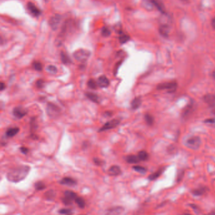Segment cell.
Instances as JSON below:
<instances>
[{"instance_id": "obj_6", "label": "cell", "mask_w": 215, "mask_h": 215, "mask_svg": "<svg viewBox=\"0 0 215 215\" xmlns=\"http://www.w3.org/2000/svg\"><path fill=\"white\" fill-rule=\"evenodd\" d=\"M201 143V138L198 136H192L189 138L186 141V145L192 150H197L199 148Z\"/></svg>"}, {"instance_id": "obj_46", "label": "cell", "mask_w": 215, "mask_h": 215, "mask_svg": "<svg viewBox=\"0 0 215 215\" xmlns=\"http://www.w3.org/2000/svg\"><path fill=\"white\" fill-rule=\"evenodd\" d=\"M184 171H181V172H180V173L179 174V175H178V178H177L178 181L181 180V179H182V177H183V176H184Z\"/></svg>"}, {"instance_id": "obj_40", "label": "cell", "mask_w": 215, "mask_h": 215, "mask_svg": "<svg viewBox=\"0 0 215 215\" xmlns=\"http://www.w3.org/2000/svg\"><path fill=\"white\" fill-rule=\"evenodd\" d=\"M111 32L110 29L107 27H104L102 29V35L104 37H108L111 35Z\"/></svg>"}, {"instance_id": "obj_25", "label": "cell", "mask_w": 215, "mask_h": 215, "mask_svg": "<svg viewBox=\"0 0 215 215\" xmlns=\"http://www.w3.org/2000/svg\"><path fill=\"white\" fill-rule=\"evenodd\" d=\"M155 7L162 13H165V6L160 0H151Z\"/></svg>"}, {"instance_id": "obj_35", "label": "cell", "mask_w": 215, "mask_h": 215, "mask_svg": "<svg viewBox=\"0 0 215 215\" xmlns=\"http://www.w3.org/2000/svg\"><path fill=\"white\" fill-rule=\"evenodd\" d=\"M32 67L35 71H42L43 69L42 63L39 61H34L32 64Z\"/></svg>"}, {"instance_id": "obj_39", "label": "cell", "mask_w": 215, "mask_h": 215, "mask_svg": "<svg viewBox=\"0 0 215 215\" xmlns=\"http://www.w3.org/2000/svg\"><path fill=\"white\" fill-rule=\"evenodd\" d=\"M58 213L61 214H73L72 210L68 209V208H62L58 211Z\"/></svg>"}, {"instance_id": "obj_26", "label": "cell", "mask_w": 215, "mask_h": 215, "mask_svg": "<svg viewBox=\"0 0 215 215\" xmlns=\"http://www.w3.org/2000/svg\"><path fill=\"white\" fill-rule=\"evenodd\" d=\"M142 5L143 7L148 10H153L155 7L154 5L153 4L151 0H143Z\"/></svg>"}, {"instance_id": "obj_42", "label": "cell", "mask_w": 215, "mask_h": 215, "mask_svg": "<svg viewBox=\"0 0 215 215\" xmlns=\"http://www.w3.org/2000/svg\"><path fill=\"white\" fill-rule=\"evenodd\" d=\"M20 151H21V153H23V155H27L28 153L29 152V148H27V147H20Z\"/></svg>"}, {"instance_id": "obj_43", "label": "cell", "mask_w": 215, "mask_h": 215, "mask_svg": "<svg viewBox=\"0 0 215 215\" xmlns=\"http://www.w3.org/2000/svg\"><path fill=\"white\" fill-rule=\"evenodd\" d=\"M30 138L34 140H39V136H37L36 133H30Z\"/></svg>"}, {"instance_id": "obj_15", "label": "cell", "mask_w": 215, "mask_h": 215, "mask_svg": "<svg viewBox=\"0 0 215 215\" xmlns=\"http://www.w3.org/2000/svg\"><path fill=\"white\" fill-rule=\"evenodd\" d=\"M193 109H194V104L192 102H191L185 107L184 111H183L182 115V117L184 119L187 118L189 116V115L192 113Z\"/></svg>"}, {"instance_id": "obj_36", "label": "cell", "mask_w": 215, "mask_h": 215, "mask_svg": "<svg viewBox=\"0 0 215 215\" xmlns=\"http://www.w3.org/2000/svg\"><path fill=\"white\" fill-rule=\"evenodd\" d=\"M46 70L50 74H56L58 71V69L54 65H49L46 68Z\"/></svg>"}, {"instance_id": "obj_19", "label": "cell", "mask_w": 215, "mask_h": 215, "mask_svg": "<svg viewBox=\"0 0 215 215\" xmlns=\"http://www.w3.org/2000/svg\"><path fill=\"white\" fill-rule=\"evenodd\" d=\"M124 211V209L121 206H116L112 208H110L109 210H107V214H119L122 213Z\"/></svg>"}, {"instance_id": "obj_52", "label": "cell", "mask_w": 215, "mask_h": 215, "mask_svg": "<svg viewBox=\"0 0 215 215\" xmlns=\"http://www.w3.org/2000/svg\"><path fill=\"white\" fill-rule=\"evenodd\" d=\"M213 78L215 80V71H214V72L213 73Z\"/></svg>"}, {"instance_id": "obj_44", "label": "cell", "mask_w": 215, "mask_h": 215, "mask_svg": "<svg viewBox=\"0 0 215 215\" xmlns=\"http://www.w3.org/2000/svg\"><path fill=\"white\" fill-rule=\"evenodd\" d=\"M206 123H208V124H214L215 123V119L212 118V119H207L205 121Z\"/></svg>"}, {"instance_id": "obj_31", "label": "cell", "mask_w": 215, "mask_h": 215, "mask_svg": "<svg viewBox=\"0 0 215 215\" xmlns=\"http://www.w3.org/2000/svg\"><path fill=\"white\" fill-rule=\"evenodd\" d=\"M61 59L62 63H64L65 65H69L71 62V60L69 58V56L63 52H62L61 54Z\"/></svg>"}, {"instance_id": "obj_16", "label": "cell", "mask_w": 215, "mask_h": 215, "mask_svg": "<svg viewBox=\"0 0 215 215\" xmlns=\"http://www.w3.org/2000/svg\"><path fill=\"white\" fill-rule=\"evenodd\" d=\"M121 173V168L117 165H113L108 170V174L111 176H118Z\"/></svg>"}, {"instance_id": "obj_51", "label": "cell", "mask_w": 215, "mask_h": 215, "mask_svg": "<svg viewBox=\"0 0 215 215\" xmlns=\"http://www.w3.org/2000/svg\"><path fill=\"white\" fill-rule=\"evenodd\" d=\"M211 25H212V27H213V29L215 30V17L213 18V20L211 21Z\"/></svg>"}, {"instance_id": "obj_23", "label": "cell", "mask_w": 215, "mask_h": 215, "mask_svg": "<svg viewBox=\"0 0 215 215\" xmlns=\"http://www.w3.org/2000/svg\"><path fill=\"white\" fill-rule=\"evenodd\" d=\"M126 161L130 164H136L140 162L138 156L134 155H129L126 157Z\"/></svg>"}, {"instance_id": "obj_12", "label": "cell", "mask_w": 215, "mask_h": 215, "mask_svg": "<svg viewBox=\"0 0 215 215\" xmlns=\"http://www.w3.org/2000/svg\"><path fill=\"white\" fill-rule=\"evenodd\" d=\"M203 100L211 107L215 106V95L214 94H207L203 97Z\"/></svg>"}, {"instance_id": "obj_34", "label": "cell", "mask_w": 215, "mask_h": 215, "mask_svg": "<svg viewBox=\"0 0 215 215\" xmlns=\"http://www.w3.org/2000/svg\"><path fill=\"white\" fill-rule=\"evenodd\" d=\"M132 168L134 169V170H135L136 172H138V173H140V174H145L147 172V169L144 167H142V166H140V165H135V166H133L132 167Z\"/></svg>"}, {"instance_id": "obj_38", "label": "cell", "mask_w": 215, "mask_h": 215, "mask_svg": "<svg viewBox=\"0 0 215 215\" xmlns=\"http://www.w3.org/2000/svg\"><path fill=\"white\" fill-rule=\"evenodd\" d=\"M93 161L95 163V165L97 166H102L105 164V162L102 159H98V158H93Z\"/></svg>"}, {"instance_id": "obj_3", "label": "cell", "mask_w": 215, "mask_h": 215, "mask_svg": "<svg viewBox=\"0 0 215 215\" xmlns=\"http://www.w3.org/2000/svg\"><path fill=\"white\" fill-rule=\"evenodd\" d=\"M90 52L85 49H80L73 54L74 58L79 62H85L90 58Z\"/></svg>"}, {"instance_id": "obj_45", "label": "cell", "mask_w": 215, "mask_h": 215, "mask_svg": "<svg viewBox=\"0 0 215 215\" xmlns=\"http://www.w3.org/2000/svg\"><path fill=\"white\" fill-rule=\"evenodd\" d=\"M112 112L111 111H106L105 112H104V116L107 117H111V116H112Z\"/></svg>"}, {"instance_id": "obj_53", "label": "cell", "mask_w": 215, "mask_h": 215, "mask_svg": "<svg viewBox=\"0 0 215 215\" xmlns=\"http://www.w3.org/2000/svg\"><path fill=\"white\" fill-rule=\"evenodd\" d=\"M181 1H182V2H188V1H189V0H181Z\"/></svg>"}, {"instance_id": "obj_2", "label": "cell", "mask_w": 215, "mask_h": 215, "mask_svg": "<svg viewBox=\"0 0 215 215\" xmlns=\"http://www.w3.org/2000/svg\"><path fill=\"white\" fill-rule=\"evenodd\" d=\"M46 112L49 117L56 119L61 114V109L59 107L51 102H48L46 107Z\"/></svg>"}, {"instance_id": "obj_18", "label": "cell", "mask_w": 215, "mask_h": 215, "mask_svg": "<svg viewBox=\"0 0 215 215\" xmlns=\"http://www.w3.org/2000/svg\"><path fill=\"white\" fill-rule=\"evenodd\" d=\"M20 132V128L18 127L10 128L6 131L5 135L7 138H13L16 136Z\"/></svg>"}, {"instance_id": "obj_27", "label": "cell", "mask_w": 215, "mask_h": 215, "mask_svg": "<svg viewBox=\"0 0 215 215\" xmlns=\"http://www.w3.org/2000/svg\"><path fill=\"white\" fill-rule=\"evenodd\" d=\"M75 203H77L78 206L81 209H84L86 206V203L84 199L81 197H77L74 200Z\"/></svg>"}, {"instance_id": "obj_11", "label": "cell", "mask_w": 215, "mask_h": 215, "mask_svg": "<svg viewBox=\"0 0 215 215\" xmlns=\"http://www.w3.org/2000/svg\"><path fill=\"white\" fill-rule=\"evenodd\" d=\"M59 184L61 185L67 186H74L77 184V180L71 177H66L62 178L59 181Z\"/></svg>"}, {"instance_id": "obj_13", "label": "cell", "mask_w": 215, "mask_h": 215, "mask_svg": "<svg viewBox=\"0 0 215 215\" xmlns=\"http://www.w3.org/2000/svg\"><path fill=\"white\" fill-rule=\"evenodd\" d=\"M27 8L31 14L35 17H38L41 15V10L32 3L31 2L28 3Z\"/></svg>"}, {"instance_id": "obj_1", "label": "cell", "mask_w": 215, "mask_h": 215, "mask_svg": "<svg viewBox=\"0 0 215 215\" xmlns=\"http://www.w3.org/2000/svg\"><path fill=\"white\" fill-rule=\"evenodd\" d=\"M30 167L28 165H20L13 168L6 174V179L11 182L17 183L27 177L30 172Z\"/></svg>"}, {"instance_id": "obj_9", "label": "cell", "mask_w": 215, "mask_h": 215, "mask_svg": "<svg viewBox=\"0 0 215 215\" xmlns=\"http://www.w3.org/2000/svg\"><path fill=\"white\" fill-rule=\"evenodd\" d=\"M61 16L59 15H55L50 18L49 20L50 27L53 30H56L58 29L61 21Z\"/></svg>"}, {"instance_id": "obj_22", "label": "cell", "mask_w": 215, "mask_h": 215, "mask_svg": "<svg viewBox=\"0 0 215 215\" xmlns=\"http://www.w3.org/2000/svg\"><path fill=\"white\" fill-rule=\"evenodd\" d=\"M142 103V100L141 97L135 98L131 103V107L132 110H137L140 108Z\"/></svg>"}, {"instance_id": "obj_41", "label": "cell", "mask_w": 215, "mask_h": 215, "mask_svg": "<svg viewBox=\"0 0 215 215\" xmlns=\"http://www.w3.org/2000/svg\"><path fill=\"white\" fill-rule=\"evenodd\" d=\"M44 84H45V82H44V81L42 79H39L36 81L35 86L37 88H39V89H42V88H43L44 87Z\"/></svg>"}, {"instance_id": "obj_17", "label": "cell", "mask_w": 215, "mask_h": 215, "mask_svg": "<svg viewBox=\"0 0 215 215\" xmlns=\"http://www.w3.org/2000/svg\"><path fill=\"white\" fill-rule=\"evenodd\" d=\"M208 191V189L206 187H199L197 189H193L192 193L195 196H201L204 194H206Z\"/></svg>"}, {"instance_id": "obj_29", "label": "cell", "mask_w": 215, "mask_h": 215, "mask_svg": "<svg viewBox=\"0 0 215 215\" xmlns=\"http://www.w3.org/2000/svg\"><path fill=\"white\" fill-rule=\"evenodd\" d=\"M138 156L140 161H147L149 158V155L146 151H140Z\"/></svg>"}, {"instance_id": "obj_30", "label": "cell", "mask_w": 215, "mask_h": 215, "mask_svg": "<svg viewBox=\"0 0 215 215\" xmlns=\"http://www.w3.org/2000/svg\"><path fill=\"white\" fill-rule=\"evenodd\" d=\"M34 187L37 191H43L46 188V186L42 181H38L34 184Z\"/></svg>"}, {"instance_id": "obj_47", "label": "cell", "mask_w": 215, "mask_h": 215, "mask_svg": "<svg viewBox=\"0 0 215 215\" xmlns=\"http://www.w3.org/2000/svg\"><path fill=\"white\" fill-rule=\"evenodd\" d=\"M190 205H191V207L192 208V209L194 210L195 211H196V212L199 211V208L198 207L197 205H195V204H190Z\"/></svg>"}, {"instance_id": "obj_21", "label": "cell", "mask_w": 215, "mask_h": 215, "mask_svg": "<svg viewBox=\"0 0 215 215\" xmlns=\"http://www.w3.org/2000/svg\"><path fill=\"white\" fill-rule=\"evenodd\" d=\"M160 34L163 37H167L169 34L170 27L169 25L167 24H160L159 27Z\"/></svg>"}, {"instance_id": "obj_28", "label": "cell", "mask_w": 215, "mask_h": 215, "mask_svg": "<svg viewBox=\"0 0 215 215\" xmlns=\"http://www.w3.org/2000/svg\"><path fill=\"white\" fill-rule=\"evenodd\" d=\"M163 171V168H161V169H159L158 171L155 172V173L151 174L149 177H148V179L150 180H156L157 178H159V177L161 175V174H162Z\"/></svg>"}, {"instance_id": "obj_32", "label": "cell", "mask_w": 215, "mask_h": 215, "mask_svg": "<svg viewBox=\"0 0 215 215\" xmlns=\"http://www.w3.org/2000/svg\"><path fill=\"white\" fill-rule=\"evenodd\" d=\"M144 120L145 122L150 126H152L154 123V117L150 114H146L144 115Z\"/></svg>"}, {"instance_id": "obj_7", "label": "cell", "mask_w": 215, "mask_h": 215, "mask_svg": "<svg viewBox=\"0 0 215 215\" xmlns=\"http://www.w3.org/2000/svg\"><path fill=\"white\" fill-rule=\"evenodd\" d=\"M120 123H121L120 120L117 119H113L111 120V121L105 123L102 127L98 129V132H104L110 129H114L120 124Z\"/></svg>"}, {"instance_id": "obj_5", "label": "cell", "mask_w": 215, "mask_h": 215, "mask_svg": "<svg viewBox=\"0 0 215 215\" xmlns=\"http://www.w3.org/2000/svg\"><path fill=\"white\" fill-rule=\"evenodd\" d=\"M77 197V194L71 191H66L64 192V197L62 198V203L66 206H69L73 204V201Z\"/></svg>"}, {"instance_id": "obj_54", "label": "cell", "mask_w": 215, "mask_h": 215, "mask_svg": "<svg viewBox=\"0 0 215 215\" xmlns=\"http://www.w3.org/2000/svg\"><path fill=\"white\" fill-rule=\"evenodd\" d=\"M213 114H214L215 115V109H214V110H213Z\"/></svg>"}, {"instance_id": "obj_20", "label": "cell", "mask_w": 215, "mask_h": 215, "mask_svg": "<svg viewBox=\"0 0 215 215\" xmlns=\"http://www.w3.org/2000/svg\"><path fill=\"white\" fill-rule=\"evenodd\" d=\"M37 129H38V124L37 122L36 117H31L30 121V133H35Z\"/></svg>"}, {"instance_id": "obj_37", "label": "cell", "mask_w": 215, "mask_h": 215, "mask_svg": "<svg viewBox=\"0 0 215 215\" xmlns=\"http://www.w3.org/2000/svg\"><path fill=\"white\" fill-rule=\"evenodd\" d=\"M129 39L130 37L129 35L126 34H122L119 37V41L121 44H124L126 42H127L129 40Z\"/></svg>"}, {"instance_id": "obj_14", "label": "cell", "mask_w": 215, "mask_h": 215, "mask_svg": "<svg viewBox=\"0 0 215 215\" xmlns=\"http://www.w3.org/2000/svg\"><path fill=\"white\" fill-rule=\"evenodd\" d=\"M85 96L89 99L90 101H92L93 103L96 104H100V97L97 93H95L93 92H86L85 93Z\"/></svg>"}, {"instance_id": "obj_49", "label": "cell", "mask_w": 215, "mask_h": 215, "mask_svg": "<svg viewBox=\"0 0 215 215\" xmlns=\"http://www.w3.org/2000/svg\"><path fill=\"white\" fill-rule=\"evenodd\" d=\"M121 62H119V63H117V64L116 65V68H115V70H114V74H115V75L117 74V71H118V69H119L120 65H121Z\"/></svg>"}, {"instance_id": "obj_8", "label": "cell", "mask_w": 215, "mask_h": 215, "mask_svg": "<svg viewBox=\"0 0 215 215\" xmlns=\"http://www.w3.org/2000/svg\"><path fill=\"white\" fill-rule=\"evenodd\" d=\"M27 113L28 110L23 108L22 106L16 107L14 109V110H13V115L18 119H22L27 114Z\"/></svg>"}, {"instance_id": "obj_33", "label": "cell", "mask_w": 215, "mask_h": 215, "mask_svg": "<svg viewBox=\"0 0 215 215\" xmlns=\"http://www.w3.org/2000/svg\"><path fill=\"white\" fill-rule=\"evenodd\" d=\"M87 86L88 88H91V89H93V90L97 89V87L98 86V84H97V82L95 80H94L93 79H90L88 81Z\"/></svg>"}, {"instance_id": "obj_24", "label": "cell", "mask_w": 215, "mask_h": 215, "mask_svg": "<svg viewBox=\"0 0 215 215\" xmlns=\"http://www.w3.org/2000/svg\"><path fill=\"white\" fill-rule=\"evenodd\" d=\"M56 196V193L53 189H50V190L46 192L44 194V197L47 201H54Z\"/></svg>"}, {"instance_id": "obj_4", "label": "cell", "mask_w": 215, "mask_h": 215, "mask_svg": "<svg viewBox=\"0 0 215 215\" xmlns=\"http://www.w3.org/2000/svg\"><path fill=\"white\" fill-rule=\"evenodd\" d=\"M177 88V83L175 81L165 82V83H160L157 86V89L160 90H166L169 93H174Z\"/></svg>"}, {"instance_id": "obj_10", "label": "cell", "mask_w": 215, "mask_h": 215, "mask_svg": "<svg viewBox=\"0 0 215 215\" xmlns=\"http://www.w3.org/2000/svg\"><path fill=\"white\" fill-rule=\"evenodd\" d=\"M97 82L98 86L101 88H105L110 85L109 80L104 75L100 76V77L98 78Z\"/></svg>"}, {"instance_id": "obj_50", "label": "cell", "mask_w": 215, "mask_h": 215, "mask_svg": "<svg viewBox=\"0 0 215 215\" xmlns=\"http://www.w3.org/2000/svg\"><path fill=\"white\" fill-rule=\"evenodd\" d=\"M5 88H6L5 84L3 83V82H1V88H0V89H1V91H3L5 89Z\"/></svg>"}, {"instance_id": "obj_48", "label": "cell", "mask_w": 215, "mask_h": 215, "mask_svg": "<svg viewBox=\"0 0 215 215\" xmlns=\"http://www.w3.org/2000/svg\"><path fill=\"white\" fill-rule=\"evenodd\" d=\"M88 146H89V143H88L87 141H85L83 144H82V148L86 149Z\"/></svg>"}]
</instances>
